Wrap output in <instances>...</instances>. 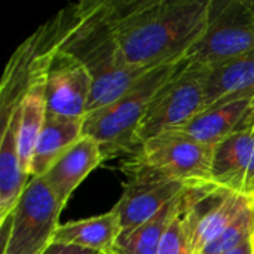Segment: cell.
Instances as JSON below:
<instances>
[{
    "instance_id": "cell-1",
    "label": "cell",
    "mask_w": 254,
    "mask_h": 254,
    "mask_svg": "<svg viewBox=\"0 0 254 254\" xmlns=\"http://www.w3.org/2000/svg\"><path fill=\"white\" fill-rule=\"evenodd\" d=\"M127 61L141 70L180 61L204 34L210 0H104Z\"/></svg>"
},
{
    "instance_id": "cell-2",
    "label": "cell",
    "mask_w": 254,
    "mask_h": 254,
    "mask_svg": "<svg viewBox=\"0 0 254 254\" xmlns=\"http://www.w3.org/2000/svg\"><path fill=\"white\" fill-rule=\"evenodd\" d=\"M67 24L58 49L79 60L92 79L88 113L119 98L149 70L132 67L115 36L104 0L65 7Z\"/></svg>"
},
{
    "instance_id": "cell-3",
    "label": "cell",
    "mask_w": 254,
    "mask_h": 254,
    "mask_svg": "<svg viewBox=\"0 0 254 254\" xmlns=\"http://www.w3.org/2000/svg\"><path fill=\"white\" fill-rule=\"evenodd\" d=\"M183 63L185 58L149 70L119 98L86 113L83 135L100 143L104 161L121 152H138L137 129L158 91L179 71Z\"/></svg>"
},
{
    "instance_id": "cell-4",
    "label": "cell",
    "mask_w": 254,
    "mask_h": 254,
    "mask_svg": "<svg viewBox=\"0 0 254 254\" xmlns=\"http://www.w3.org/2000/svg\"><path fill=\"white\" fill-rule=\"evenodd\" d=\"M205 65L185 58L179 71L158 91L150 103L137 129L138 150L146 141L185 127L205 109Z\"/></svg>"
},
{
    "instance_id": "cell-5",
    "label": "cell",
    "mask_w": 254,
    "mask_h": 254,
    "mask_svg": "<svg viewBox=\"0 0 254 254\" xmlns=\"http://www.w3.org/2000/svg\"><path fill=\"white\" fill-rule=\"evenodd\" d=\"M252 52L254 3L247 0H210L205 31L185 58L210 67Z\"/></svg>"
},
{
    "instance_id": "cell-6",
    "label": "cell",
    "mask_w": 254,
    "mask_h": 254,
    "mask_svg": "<svg viewBox=\"0 0 254 254\" xmlns=\"http://www.w3.org/2000/svg\"><path fill=\"white\" fill-rule=\"evenodd\" d=\"M63 208L42 177L30 179L7 219L10 225L3 234V254L43 253L54 243Z\"/></svg>"
},
{
    "instance_id": "cell-7",
    "label": "cell",
    "mask_w": 254,
    "mask_h": 254,
    "mask_svg": "<svg viewBox=\"0 0 254 254\" xmlns=\"http://www.w3.org/2000/svg\"><path fill=\"white\" fill-rule=\"evenodd\" d=\"M254 198L208 183L189 186L182 195V217L192 252L199 254L246 210Z\"/></svg>"
},
{
    "instance_id": "cell-8",
    "label": "cell",
    "mask_w": 254,
    "mask_h": 254,
    "mask_svg": "<svg viewBox=\"0 0 254 254\" xmlns=\"http://www.w3.org/2000/svg\"><path fill=\"white\" fill-rule=\"evenodd\" d=\"M213 153L214 147L170 131L146 141L132 159L188 185H201L211 180Z\"/></svg>"
},
{
    "instance_id": "cell-9",
    "label": "cell",
    "mask_w": 254,
    "mask_h": 254,
    "mask_svg": "<svg viewBox=\"0 0 254 254\" xmlns=\"http://www.w3.org/2000/svg\"><path fill=\"white\" fill-rule=\"evenodd\" d=\"M122 171L128 180L124 186L122 196L113 207L119 214L122 231L144 223L177 199L189 186H193L149 170L134 159L124 164Z\"/></svg>"
},
{
    "instance_id": "cell-10",
    "label": "cell",
    "mask_w": 254,
    "mask_h": 254,
    "mask_svg": "<svg viewBox=\"0 0 254 254\" xmlns=\"http://www.w3.org/2000/svg\"><path fill=\"white\" fill-rule=\"evenodd\" d=\"M92 92V79L85 65L70 54L55 49L46 68V113L83 119Z\"/></svg>"
},
{
    "instance_id": "cell-11",
    "label": "cell",
    "mask_w": 254,
    "mask_h": 254,
    "mask_svg": "<svg viewBox=\"0 0 254 254\" xmlns=\"http://www.w3.org/2000/svg\"><path fill=\"white\" fill-rule=\"evenodd\" d=\"M210 182L254 198V131L240 129L214 147Z\"/></svg>"
},
{
    "instance_id": "cell-12",
    "label": "cell",
    "mask_w": 254,
    "mask_h": 254,
    "mask_svg": "<svg viewBox=\"0 0 254 254\" xmlns=\"http://www.w3.org/2000/svg\"><path fill=\"white\" fill-rule=\"evenodd\" d=\"M54 51L46 52L37 58L33 74L28 80L27 91L19 104L18 149H19L21 167L28 177H30V165H31L33 153L46 119V98H45L46 68L49 64L51 54Z\"/></svg>"
},
{
    "instance_id": "cell-13",
    "label": "cell",
    "mask_w": 254,
    "mask_h": 254,
    "mask_svg": "<svg viewBox=\"0 0 254 254\" xmlns=\"http://www.w3.org/2000/svg\"><path fill=\"white\" fill-rule=\"evenodd\" d=\"M204 100L205 109L254 100V52L207 67Z\"/></svg>"
},
{
    "instance_id": "cell-14",
    "label": "cell",
    "mask_w": 254,
    "mask_h": 254,
    "mask_svg": "<svg viewBox=\"0 0 254 254\" xmlns=\"http://www.w3.org/2000/svg\"><path fill=\"white\" fill-rule=\"evenodd\" d=\"M101 162H104V158L100 143L89 135H82L42 179L58 201L65 205L76 188Z\"/></svg>"
},
{
    "instance_id": "cell-15",
    "label": "cell",
    "mask_w": 254,
    "mask_h": 254,
    "mask_svg": "<svg viewBox=\"0 0 254 254\" xmlns=\"http://www.w3.org/2000/svg\"><path fill=\"white\" fill-rule=\"evenodd\" d=\"M19 106L1 124L0 138V223L3 225L18 204L30 177L24 173L18 149Z\"/></svg>"
},
{
    "instance_id": "cell-16",
    "label": "cell",
    "mask_w": 254,
    "mask_h": 254,
    "mask_svg": "<svg viewBox=\"0 0 254 254\" xmlns=\"http://www.w3.org/2000/svg\"><path fill=\"white\" fill-rule=\"evenodd\" d=\"M252 104L253 100H238L225 106L205 109L185 127L176 129V132L183 134L201 144L216 147L240 129Z\"/></svg>"
},
{
    "instance_id": "cell-17",
    "label": "cell",
    "mask_w": 254,
    "mask_h": 254,
    "mask_svg": "<svg viewBox=\"0 0 254 254\" xmlns=\"http://www.w3.org/2000/svg\"><path fill=\"white\" fill-rule=\"evenodd\" d=\"M82 135L83 119L63 118L46 113L45 125L33 153L30 179L43 177Z\"/></svg>"
},
{
    "instance_id": "cell-18",
    "label": "cell",
    "mask_w": 254,
    "mask_h": 254,
    "mask_svg": "<svg viewBox=\"0 0 254 254\" xmlns=\"http://www.w3.org/2000/svg\"><path fill=\"white\" fill-rule=\"evenodd\" d=\"M122 232L121 219L115 208L109 213L83 220L60 225L54 243L71 244L103 254H113Z\"/></svg>"
},
{
    "instance_id": "cell-19",
    "label": "cell",
    "mask_w": 254,
    "mask_h": 254,
    "mask_svg": "<svg viewBox=\"0 0 254 254\" xmlns=\"http://www.w3.org/2000/svg\"><path fill=\"white\" fill-rule=\"evenodd\" d=\"M182 195L144 223L132 229L122 231L113 254H158L162 237L180 210Z\"/></svg>"
},
{
    "instance_id": "cell-20",
    "label": "cell",
    "mask_w": 254,
    "mask_h": 254,
    "mask_svg": "<svg viewBox=\"0 0 254 254\" xmlns=\"http://www.w3.org/2000/svg\"><path fill=\"white\" fill-rule=\"evenodd\" d=\"M253 207L246 210L232 225H229L213 243H210L199 254H225L253 240Z\"/></svg>"
},
{
    "instance_id": "cell-21",
    "label": "cell",
    "mask_w": 254,
    "mask_h": 254,
    "mask_svg": "<svg viewBox=\"0 0 254 254\" xmlns=\"http://www.w3.org/2000/svg\"><path fill=\"white\" fill-rule=\"evenodd\" d=\"M158 254H193L190 240H189V235H188V231L185 228V222L182 217V202H180V210L177 216L173 219L165 235L162 237Z\"/></svg>"
},
{
    "instance_id": "cell-22",
    "label": "cell",
    "mask_w": 254,
    "mask_h": 254,
    "mask_svg": "<svg viewBox=\"0 0 254 254\" xmlns=\"http://www.w3.org/2000/svg\"><path fill=\"white\" fill-rule=\"evenodd\" d=\"M42 254H103L89 249L71 246V244H63V243H52Z\"/></svg>"
},
{
    "instance_id": "cell-23",
    "label": "cell",
    "mask_w": 254,
    "mask_h": 254,
    "mask_svg": "<svg viewBox=\"0 0 254 254\" xmlns=\"http://www.w3.org/2000/svg\"><path fill=\"white\" fill-rule=\"evenodd\" d=\"M225 254H254V241L250 240L247 243H244L243 246H240L238 249L232 250V252H228Z\"/></svg>"
},
{
    "instance_id": "cell-24",
    "label": "cell",
    "mask_w": 254,
    "mask_h": 254,
    "mask_svg": "<svg viewBox=\"0 0 254 254\" xmlns=\"http://www.w3.org/2000/svg\"><path fill=\"white\" fill-rule=\"evenodd\" d=\"M244 128H250L252 131H254V100L250 110H249V113H247V116H246V119H244V122L240 127V129H244Z\"/></svg>"
},
{
    "instance_id": "cell-25",
    "label": "cell",
    "mask_w": 254,
    "mask_h": 254,
    "mask_svg": "<svg viewBox=\"0 0 254 254\" xmlns=\"http://www.w3.org/2000/svg\"><path fill=\"white\" fill-rule=\"evenodd\" d=\"M253 216H254V205H253ZM253 241H254V237H253Z\"/></svg>"
}]
</instances>
